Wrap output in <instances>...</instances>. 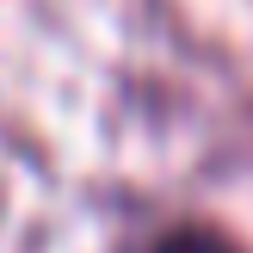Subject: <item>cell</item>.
<instances>
[{"label":"cell","mask_w":253,"mask_h":253,"mask_svg":"<svg viewBox=\"0 0 253 253\" xmlns=\"http://www.w3.org/2000/svg\"><path fill=\"white\" fill-rule=\"evenodd\" d=\"M148 253H241V241L222 235L216 222H173Z\"/></svg>","instance_id":"obj_1"}]
</instances>
